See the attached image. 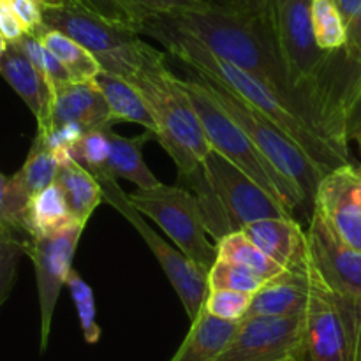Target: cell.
<instances>
[{"label":"cell","mask_w":361,"mask_h":361,"mask_svg":"<svg viewBox=\"0 0 361 361\" xmlns=\"http://www.w3.org/2000/svg\"><path fill=\"white\" fill-rule=\"evenodd\" d=\"M155 16L200 41L219 59L270 85L293 106L317 120L341 143H349L341 116L293 87L279 46L274 11L267 14H242L203 6Z\"/></svg>","instance_id":"cell-1"},{"label":"cell","mask_w":361,"mask_h":361,"mask_svg":"<svg viewBox=\"0 0 361 361\" xmlns=\"http://www.w3.org/2000/svg\"><path fill=\"white\" fill-rule=\"evenodd\" d=\"M141 34L157 39L168 49L169 55L175 56L187 69L194 71L214 83L222 85L228 90L235 92L250 106H254L257 111L270 118L282 133L298 143L303 152L326 173L338 166L353 164L348 145L341 143L337 137L331 136L317 120L293 106L270 85L263 83L240 67L219 59L207 46L190 35L176 30L162 18L148 16L141 27Z\"/></svg>","instance_id":"cell-2"},{"label":"cell","mask_w":361,"mask_h":361,"mask_svg":"<svg viewBox=\"0 0 361 361\" xmlns=\"http://www.w3.org/2000/svg\"><path fill=\"white\" fill-rule=\"evenodd\" d=\"M130 83L147 101L157 126L155 140L175 161L178 176L200 168L212 148L183 80L166 67L164 53L148 60Z\"/></svg>","instance_id":"cell-3"},{"label":"cell","mask_w":361,"mask_h":361,"mask_svg":"<svg viewBox=\"0 0 361 361\" xmlns=\"http://www.w3.org/2000/svg\"><path fill=\"white\" fill-rule=\"evenodd\" d=\"M187 73L189 76L183 80V85L192 101L194 109L200 115L204 136H207L212 150L228 159L233 166L245 173L257 185L263 187L275 201L288 208L291 214L296 208L302 207L307 201L302 190L295 183L289 182L279 169H275L271 162L257 150V147L247 137V134L212 99L203 81L192 71L187 69Z\"/></svg>","instance_id":"cell-4"},{"label":"cell","mask_w":361,"mask_h":361,"mask_svg":"<svg viewBox=\"0 0 361 361\" xmlns=\"http://www.w3.org/2000/svg\"><path fill=\"white\" fill-rule=\"evenodd\" d=\"M42 23L46 28H55L80 42L97 60L102 71L129 81L148 60L161 53L140 39V32L78 7L56 6L42 9Z\"/></svg>","instance_id":"cell-5"},{"label":"cell","mask_w":361,"mask_h":361,"mask_svg":"<svg viewBox=\"0 0 361 361\" xmlns=\"http://www.w3.org/2000/svg\"><path fill=\"white\" fill-rule=\"evenodd\" d=\"M196 76L203 81L204 88L212 95V99L247 134V137L271 162V166L279 169L289 182L295 183L302 190L307 201H312L317 185L323 180V176L326 175V171L319 168L303 152V148L298 143H295L288 134L282 133L270 118H267L254 106H250L249 102L238 97L235 92L228 90L222 85L214 83V81L207 80L200 74H196Z\"/></svg>","instance_id":"cell-6"},{"label":"cell","mask_w":361,"mask_h":361,"mask_svg":"<svg viewBox=\"0 0 361 361\" xmlns=\"http://www.w3.org/2000/svg\"><path fill=\"white\" fill-rule=\"evenodd\" d=\"M307 243L310 261L334 296L348 338L349 355L351 361H355L356 337L361 321V252L345 245L314 208L307 231Z\"/></svg>","instance_id":"cell-7"},{"label":"cell","mask_w":361,"mask_h":361,"mask_svg":"<svg viewBox=\"0 0 361 361\" xmlns=\"http://www.w3.org/2000/svg\"><path fill=\"white\" fill-rule=\"evenodd\" d=\"M92 176L101 185L102 197H104L106 203L111 204L140 233V236L145 240L148 249L152 250L155 259L161 264L168 281L171 282L178 298L182 300L189 319L194 321L208 295V268L189 259L182 250L166 242L162 236H159V233H155L152 226L145 222L143 214H140L137 208L130 203L129 196L120 189L118 182L111 173L101 171Z\"/></svg>","instance_id":"cell-8"},{"label":"cell","mask_w":361,"mask_h":361,"mask_svg":"<svg viewBox=\"0 0 361 361\" xmlns=\"http://www.w3.org/2000/svg\"><path fill=\"white\" fill-rule=\"evenodd\" d=\"M129 200L140 214L150 217L169 236L176 249L210 270L217 259V249L208 240L201 207L190 190L159 183L150 189H136Z\"/></svg>","instance_id":"cell-9"},{"label":"cell","mask_w":361,"mask_h":361,"mask_svg":"<svg viewBox=\"0 0 361 361\" xmlns=\"http://www.w3.org/2000/svg\"><path fill=\"white\" fill-rule=\"evenodd\" d=\"M201 169L221 204L229 231H240L261 219L293 217L288 208L217 152H208Z\"/></svg>","instance_id":"cell-10"},{"label":"cell","mask_w":361,"mask_h":361,"mask_svg":"<svg viewBox=\"0 0 361 361\" xmlns=\"http://www.w3.org/2000/svg\"><path fill=\"white\" fill-rule=\"evenodd\" d=\"M83 229V226L76 224L55 235L23 238V250L34 263L35 281H37L39 310H41V353L48 348L53 312L60 291L66 286L67 275L73 270L74 254Z\"/></svg>","instance_id":"cell-11"},{"label":"cell","mask_w":361,"mask_h":361,"mask_svg":"<svg viewBox=\"0 0 361 361\" xmlns=\"http://www.w3.org/2000/svg\"><path fill=\"white\" fill-rule=\"evenodd\" d=\"M295 361H351L348 338L330 288L309 256V300Z\"/></svg>","instance_id":"cell-12"},{"label":"cell","mask_w":361,"mask_h":361,"mask_svg":"<svg viewBox=\"0 0 361 361\" xmlns=\"http://www.w3.org/2000/svg\"><path fill=\"white\" fill-rule=\"evenodd\" d=\"M303 314L245 317L215 361H281L293 356L302 334Z\"/></svg>","instance_id":"cell-13"},{"label":"cell","mask_w":361,"mask_h":361,"mask_svg":"<svg viewBox=\"0 0 361 361\" xmlns=\"http://www.w3.org/2000/svg\"><path fill=\"white\" fill-rule=\"evenodd\" d=\"M312 208L345 245L361 252L360 175L355 164L338 166L323 176Z\"/></svg>","instance_id":"cell-14"},{"label":"cell","mask_w":361,"mask_h":361,"mask_svg":"<svg viewBox=\"0 0 361 361\" xmlns=\"http://www.w3.org/2000/svg\"><path fill=\"white\" fill-rule=\"evenodd\" d=\"M240 231L284 270L303 267L309 259L307 233L293 217L261 219Z\"/></svg>","instance_id":"cell-15"},{"label":"cell","mask_w":361,"mask_h":361,"mask_svg":"<svg viewBox=\"0 0 361 361\" xmlns=\"http://www.w3.org/2000/svg\"><path fill=\"white\" fill-rule=\"evenodd\" d=\"M74 123L83 130L113 127L108 106L94 80L71 81L53 92L48 126ZM44 127V129H46Z\"/></svg>","instance_id":"cell-16"},{"label":"cell","mask_w":361,"mask_h":361,"mask_svg":"<svg viewBox=\"0 0 361 361\" xmlns=\"http://www.w3.org/2000/svg\"><path fill=\"white\" fill-rule=\"evenodd\" d=\"M309 300V259L303 267L282 270L268 279L250 298L245 317L300 316ZM243 317V319H245Z\"/></svg>","instance_id":"cell-17"},{"label":"cell","mask_w":361,"mask_h":361,"mask_svg":"<svg viewBox=\"0 0 361 361\" xmlns=\"http://www.w3.org/2000/svg\"><path fill=\"white\" fill-rule=\"evenodd\" d=\"M0 76L28 106L37 120V129H44L49 122L53 94L41 71L27 59L18 44H7L0 59Z\"/></svg>","instance_id":"cell-18"},{"label":"cell","mask_w":361,"mask_h":361,"mask_svg":"<svg viewBox=\"0 0 361 361\" xmlns=\"http://www.w3.org/2000/svg\"><path fill=\"white\" fill-rule=\"evenodd\" d=\"M94 81L104 97L109 118L113 122L123 120V122L137 123V126L145 127V130L154 134L155 137L157 126H155L154 115L136 85L130 83L126 78L102 69L95 74Z\"/></svg>","instance_id":"cell-19"},{"label":"cell","mask_w":361,"mask_h":361,"mask_svg":"<svg viewBox=\"0 0 361 361\" xmlns=\"http://www.w3.org/2000/svg\"><path fill=\"white\" fill-rule=\"evenodd\" d=\"M238 323L240 321H226L212 316L201 307L194 321H190L185 341L171 361H215L235 335Z\"/></svg>","instance_id":"cell-20"},{"label":"cell","mask_w":361,"mask_h":361,"mask_svg":"<svg viewBox=\"0 0 361 361\" xmlns=\"http://www.w3.org/2000/svg\"><path fill=\"white\" fill-rule=\"evenodd\" d=\"M55 183L62 190V196L74 221L80 226H87L95 208L104 201L97 180L73 159H66L59 164Z\"/></svg>","instance_id":"cell-21"},{"label":"cell","mask_w":361,"mask_h":361,"mask_svg":"<svg viewBox=\"0 0 361 361\" xmlns=\"http://www.w3.org/2000/svg\"><path fill=\"white\" fill-rule=\"evenodd\" d=\"M109 155H108V171L115 178L129 180L130 183L137 185V189H150L159 185V180L143 159V147L150 137L152 133H145L137 137H126L109 129Z\"/></svg>","instance_id":"cell-22"},{"label":"cell","mask_w":361,"mask_h":361,"mask_svg":"<svg viewBox=\"0 0 361 361\" xmlns=\"http://www.w3.org/2000/svg\"><path fill=\"white\" fill-rule=\"evenodd\" d=\"M67 208L62 190L55 182L44 187L30 197L23 215V235L27 236H48L76 226ZM85 228V226H83Z\"/></svg>","instance_id":"cell-23"},{"label":"cell","mask_w":361,"mask_h":361,"mask_svg":"<svg viewBox=\"0 0 361 361\" xmlns=\"http://www.w3.org/2000/svg\"><path fill=\"white\" fill-rule=\"evenodd\" d=\"M37 39L48 51H51L63 63V67L73 74L76 81L94 80L95 74L101 71L97 60L80 42L71 39L63 32L44 27L37 34Z\"/></svg>","instance_id":"cell-24"},{"label":"cell","mask_w":361,"mask_h":361,"mask_svg":"<svg viewBox=\"0 0 361 361\" xmlns=\"http://www.w3.org/2000/svg\"><path fill=\"white\" fill-rule=\"evenodd\" d=\"M215 249H217V259H226L240 264V267L259 275L263 281H268V279L275 277L284 270L281 264H277L267 254L261 252L242 231H231L222 236Z\"/></svg>","instance_id":"cell-25"},{"label":"cell","mask_w":361,"mask_h":361,"mask_svg":"<svg viewBox=\"0 0 361 361\" xmlns=\"http://www.w3.org/2000/svg\"><path fill=\"white\" fill-rule=\"evenodd\" d=\"M310 18L317 46L323 51H341L345 46L348 27L334 0H310Z\"/></svg>","instance_id":"cell-26"},{"label":"cell","mask_w":361,"mask_h":361,"mask_svg":"<svg viewBox=\"0 0 361 361\" xmlns=\"http://www.w3.org/2000/svg\"><path fill=\"white\" fill-rule=\"evenodd\" d=\"M109 129L113 127H97V129L85 130L80 140L69 150V157L74 162L87 169L90 175L108 171L109 155Z\"/></svg>","instance_id":"cell-27"},{"label":"cell","mask_w":361,"mask_h":361,"mask_svg":"<svg viewBox=\"0 0 361 361\" xmlns=\"http://www.w3.org/2000/svg\"><path fill=\"white\" fill-rule=\"evenodd\" d=\"M13 44H18V48L27 55V59L41 71V74L46 78V81H48L51 94L56 88L62 87V85L76 81L73 78V74L63 67V63L60 62L51 51H48V49L42 46V42L39 41L37 35L25 34L20 41L13 42Z\"/></svg>","instance_id":"cell-28"},{"label":"cell","mask_w":361,"mask_h":361,"mask_svg":"<svg viewBox=\"0 0 361 361\" xmlns=\"http://www.w3.org/2000/svg\"><path fill=\"white\" fill-rule=\"evenodd\" d=\"M60 2H62V6L78 7V9L87 11V13L97 14L104 20L129 27L140 34L141 27L147 20V16L137 7H134L129 0H60Z\"/></svg>","instance_id":"cell-29"},{"label":"cell","mask_w":361,"mask_h":361,"mask_svg":"<svg viewBox=\"0 0 361 361\" xmlns=\"http://www.w3.org/2000/svg\"><path fill=\"white\" fill-rule=\"evenodd\" d=\"M66 286L69 288L71 298H73L74 307H76V314L85 341H87V344H97L99 338H101V328H99L97 319H95L97 310H95L94 291L76 270L69 271Z\"/></svg>","instance_id":"cell-30"},{"label":"cell","mask_w":361,"mask_h":361,"mask_svg":"<svg viewBox=\"0 0 361 361\" xmlns=\"http://www.w3.org/2000/svg\"><path fill=\"white\" fill-rule=\"evenodd\" d=\"M263 282L254 271L226 259H215L208 270V289H231L254 295Z\"/></svg>","instance_id":"cell-31"},{"label":"cell","mask_w":361,"mask_h":361,"mask_svg":"<svg viewBox=\"0 0 361 361\" xmlns=\"http://www.w3.org/2000/svg\"><path fill=\"white\" fill-rule=\"evenodd\" d=\"M252 295L231 289H208L203 309L212 316L226 321H242L250 305Z\"/></svg>","instance_id":"cell-32"},{"label":"cell","mask_w":361,"mask_h":361,"mask_svg":"<svg viewBox=\"0 0 361 361\" xmlns=\"http://www.w3.org/2000/svg\"><path fill=\"white\" fill-rule=\"evenodd\" d=\"M23 254V240L16 236H0V307L13 291L18 263Z\"/></svg>","instance_id":"cell-33"},{"label":"cell","mask_w":361,"mask_h":361,"mask_svg":"<svg viewBox=\"0 0 361 361\" xmlns=\"http://www.w3.org/2000/svg\"><path fill=\"white\" fill-rule=\"evenodd\" d=\"M134 7L141 11L145 16H155V14H169L178 11L197 9L204 4L201 0H129Z\"/></svg>","instance_id":"cell-34"},{"label":"cell","mask_w":361,"mask_h":361,"mask_svg":"<svg viewBox=\"0 0 361 361\" xmlns=\"http://www.w3.org/2000/svg\"><path fill=\"white\" fill-rule=\"evenodd\" d=\"M7 4L14 11V14L20 18L21 25L25 27L27 34L37 35L44 28V23H42V11L34 0H7Z\"/></svg>","instance_id":"cell-35"},{"label":"cell","mask_w":361,"mask_h":361,"mask_svg":"<svg viewBox=\"0 0 361 361\" xmlns=\"http://www.w3.org/2000/svg\"><path fill=\"white\" fill-rule=\"evenodd\" d=\"M204 6L242 14H267L274 11V0H201Z\"/></svg>","instance_id":"cell-36"},{"label":"cell","mask_w":361,"mask_h":361,"mask_svg":"<svg viewBox=\"0 0 361 361\" xmlns=\"http://www.w3.org/2000/svg\"><path fill=\"white\" fill-rule=\"evenodd\" d=\"M361 129V74L344 106V134L351 141L353 136Z\"/></svg>","instance_id":"cell-37"},{"label":"cell","mask_w":361,"mask_h":361,"mask_svg":"<svg viewBox=\"0 0 361 361\" xmlns=\"http://www.w3.org/2000/svg\"><path fill=\"white\" fill-rule=\"evenodd\" d=\"M0 32H2V35L6 37L7 44L18 42L25 34H27V32H25V27L21 25L20 18L14 14V11L11 9L7 0H0Z\"/></svg>","instance_id":"cell-38"},{"label":"cell","mask_w":361,"mask_h":361,"mask_svg":"<svg viewBox=\"0 0 361 361\" xmlns=\"http://www.w3.org/2000/svg\"><path fill=\"white\" fill-rule=\"evenodd\" d=\"M344 56L353 63V66L361 69V7L348 23V34H345V46H344Z\"/></svg>","instance_id":"cell-39"},{"label":"cell","mask_w":361,"mask_h":361,"mask_svg":"<svg viewBox=\"0 0 361 361\" xmlns=\"http://www.w3.org/2000/svg\"><path fill=\"white\" fill-rule=\"evenodd\" d=\"M7 178H9V176H6L2 171H0V236H16L13 231H11L9 224H7V217H6ZM16 238H20V236H16Z\"/></svg>","instance_id":"cell-40"},{"label":"cell","mask_w":361,"mask_h":361,"mask_svg":"<svg viewBox=\"0 0 361 361\" xmlns=\"http://www.w3.org/2000/svg\"><path fill=\"white\" fill-rule=\"evenodd\" d=\"M335 6H337L338 13H341L342 20L345 21V27H348L349 21L356 16V13L361 7V0H334Z\"/></svg>","instance_id":"cell-41"},{"label":"cell","mask_w":361,"mask_h":361,"mask_svg":"<svg viewBox=\"0 0 361 361\" xmlns=\"http://www.w3.org/2000/svg\"><path fill=\"white\" fill-rule=\"evenodd\" d=\"M35 4H37L39 7L42 9H48V7H56V6H62V2L60 0H34Z\"/></svg>","instance_id":"cell-42"},{"label":"cell","mask_w":361,"mask_h":361,"mask_svg":"<svg viewBox=\"0 0 361 361\" xmlns=\"http://www.w3.org/2000/svg\"><path fill=\"white\" fill-rule=\"evenodd\" d=\"M355 361H361V321H360V328H358V337H356Z\"/></svg>","instance_id":"cell-43"},{"label":"cell","mask_w":361,"mask_h":361,"mask_svg":"<svg viewBox=\"0 0 361 361\" xmlns=\"http://www.w3.org/2000/svg\"><path fill=\"white\" fill-rule=\"evenodd\" d=\"M6 48H7V41H6V37H4V35H2V32H0V59H2V55H4V51H6Z\"/></svg>","instance_id":"cell-44"},{"label":"cell","mask_w":361,"mask_h":361,"mask_svg":"<svg viewBox=\"0 0 361 361\" xmlns=\"http://www.w3.org/2000/svg\"><path fill=\"white\" fill-rule=\"evenodd\" d=\"M353 140L356 141V143H358V148H360V154H361V129L358 130V133L355 134V136H353Z\"/></svg>","instance_id":"cell-45"},{"label":"cell","mask_w":361,"mask_h":361,"mask_svg":"<svg viewBox=\"0 0 361 361\" xmlns=\"http://www.w3.org/2000/svg\"><path fill=\"white\" fill-rule=\"evenodd\" d=\"M358 175H360V197H361V169L358 168Z\"/></svg>","instance_id":"cell-46"},{"label":"cell","mask_w":361,"mask_h":361,"mask_svg":"<svg viewBox=\"0 0 361 361\" xmlns=\"http://www.w3.org/2000/svg\"><path fill=\"white\" fill-rule=\"evenodd\" d=\"M281 361H295V358H293V356H288V358H284V360H281Z\"/></svg>","instance_id":"cell-47"}]
</instances>
